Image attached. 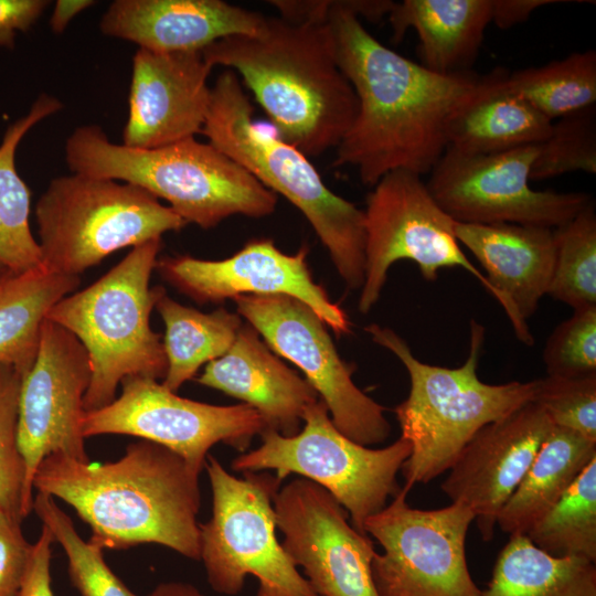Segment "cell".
I'll use <instances>...</instances> for the list:
<instances>
[{
	"label": "cell",
	"mask_w": 596,
	"mask_h": 596,
	"mask_svg": "<svg viewBox=\"0 0 596 596\" xmlns=\"http://www.w3.org/2000/svg\"><path fill=\"white\" fill-rule=\"evenodd\" d=\"M204 469L212 515L199 523L200 561L212 589L237 595L252 575L258 582L255 596H318L276 535L274 497L281 481L259 471L235 477L212 455Z\"/></svg>",
	"instance_id": "obj_9"
},
{
	"label": "cell",
	"mask_w": 596,
	"mask_h": 596,
	"mask_svg": "<svg viewBox=\"0 0 596 596\" xmlns=\"http://www.w3.org/2000/svg\"><path fill=\"white\" fill-rule=\"evenodd\" d=\"M274 510L283 547L318 596H379L374 543L326 489L295 478L276 492Z\"/></svg>",
	"instance_id": "obj_17"
},
{
	"label": "cell",
	"mask_w": 596,
	"mask_h": 596,
	"mask_svg": "<svg viewBox=\"0 0 596 596\" xmlns=\"http://www.w3.org/2000/svg\"><path fill=\"white\" fill-rule=\"evenodd\" d=\"M553 424L534 402L480 428L462 449L440 489L469 507L483 541H491L500 510L531 466Z\"/></svg>",
	"instance_id": "obj_19"
},
{
	"label": "cell",
	"mask_w": 596,
	"mask_h": 596,
	"mask_svg": "<svg viewBox=\"0 0 596 596\" xmlns=\"http://www.w3.org/2000/svg\"><path fill=\"white\" fill-rule=\"evenodd\" d=\"M595 458L596 441L553 426L521 482L500 510L497 525L510 535H526Z\"/></svg>",
	"instance_id": "obj_26"
},
{
	"label": "cell",
	"mask_w": 596,
	"mask_h": 596,
	"mask_svg": "<svg viewBox=\"0 0 596 596\" xmlns=\"http://www.w3.org/2000/svg\"><path fill=\"white\" fill-rule=\"evenodd\" d=\"M32 511L64 550L71 581L82 596H137L109 568L104 550L79 536L52 496L38 492Z\"/></svg>",
	"instance_id": "obj_34"
},
{
	"label": "cell",
	"mask_w": 596,
	"mask_h": 596,
	"mask_svg": "<svg viewBox=\"0 0 596 596\" xmlns=\"http://www.w3.org/2000/svg\"><path fill=\"white\" fill-rule=\"evenodd\" d=\"M526 536L552 556L596 563V458Z\"/></svg>",
	"instance_id": "obj_32"
},
{
	"label": "cell",
	"mask_w": 596,
	"mask_h": 596,
	"mask_svg": "<svg viewBox=\"0 0 596 596\" xmlns=\"http://www.w3.org/2000/svg\"><path fill=\"white\" fill-rule=\"evenodd\" d=\"M35 219L42 267L71 276L187 225L137 185L81 173L53 179L36 202Z\"/></svg>",
	"instance_id": "obj_8"
},
{
	"label": "cell",
	"mask_w": 596,
	"mask_h": 596,
	"mask_svg": "<svg viewBox=\"0 0 596 596\" xmlns=\"http://www.w3.org/2000/svg\"><path fill=\"white\" fill-rule=\"evenodd\" d=\"M393 40L408 29L419 40L422 65L453 75L470 72L491 22V0H404L389 13Z\"/></svg>",
	"instance_id": "obj_25"
},
{
	"label": "cell",
	"mask_w": 596,
	"mask_h": 596,
	"mask_svg": "<svg viewBox=\"0 0 596 596\" xmlns=\"http://www.w3.org/2000/svg\"><path fill=\"white\" fill-rule=\"evenodd\" d=\"M202 54L212 67L241 76L277 137L307 157L337 148L355 119L356 96L337 63L326 21L266 17L258 34L221 39Z\"/></svg>",
	"instance_id": "obj_3"
},
{
	"label": "cell",
	"mask_w": 596,
	"mask_h": 596,
	"mask_svg": "<svg viewBox=\"0 0 596 596\" xmlns=\"http://www.w3.org/2000/svg\"><path fill=\"white\" fill-rule=\"evenodd\" d=\"M319 6L337 63L358 100L333 166L355 168L362 183L372 187L395 170L429 173L447 148L449 116L480 76L438 74L383 45L360 20L382 19L387 8L383 0Z\"/></svg>",
	"instance_id": "obj_1"
},
{
	"label": "cell",
	"mask_w": 596,
	"mask_h": 596,
	"mask_svg": "<svg viewBox=\"0 0 596 596\" xmlns=\"http://www.w3.org/2000/svg\"><path fill=\"white\" fill-rule=\"evenodd\" d=\"M146 596H205L195 586L184 582L161 583Z\"/></svg>",
	"instance_id": "obj_44"
},
{
	"label": "cell",
	"mask_w": 596,
	"mask_h": 596,
	"mask_svg": "<svg viewBox=\"0 0 596 596\" xmlns=\"http://www.w3.org/2000/svg\"><path fill=\"white\" fill-rule=\"evenodd\" d=\"M2 275H3V273H2V272H0V278H1V276H2Z\"/></svg>",
	"instance_id": "obj_45"
},
{
	"label": "cell",
	"mask_w": 596,
	"mask_h": 596,
	"mask_svg": "<svg viewBox=\"0 0 596 596\" xmlns=\"http://www.w3.org/2000/svg\"><path fill=\"white\" fill-rule=\"evenodd\" d=\"M507 82L552 121L595 106L596 52H576L545 65L508 73Z\"/></svg>",
	"instance_id": "obj_31"
},
{
	"label": "cell",
	"mask_w": 596,
	"mask_h": 596,
	"mask_svg": "<svg viewBox=\"0 0 596 596\" xmlns=\"http://www.w3.org/2000/svg\"><path fill=\"white\" fill-rule=\"evenodd\" d=\"M212 66L202 51L160 53L138 49L132 57L125 146L163 147L201 132L210 103Z\"/></svg>",
	"instance_id": "obj_20"
},
{
	"label": "cell",
	"mask_w": 596,
	"mask_h": 596,
	"mask_svg": "<svg viewBox=\"0 0 596 596\" xmlns=\"http://www.w3.org/2000/svg\"><path fill=\"white\" fill-rule=\"evenodd\" d=\"M259 436L257 448L233 459L234 471L270 469L279 481L290 475L308 479L326 489L362 533L365 521L400 491L397 473L412 451L402 436L383 448L351 440L333 425L320 398L306 409L298 434L286 437L264 430Z\"/></svg>",
	"instance_id": "obj_10"
},
{
	"label": "cell",
	"mask_w": 596,
	"mask_h": 596,
	"mask_svg": "<svg viewBox=\"0 0 596 596\" xmlns=\"http://www.w3.org/2000/svg\"><path fill=\"white\" fill-rule=\"evenodd\" d=\"M455 233L485 269L491 295L518 340L534 343L528 319L547 295L555 260L554 228L512 223L456 222Z\"/></svg>",
	"instance_id": "obj_21"
},
{
	"label": "cell",
	"mask_w": 596,
	"mask_h": 596,
	"mask_svg": "<svg viewBox=\"0 0 596 596\" xmlns=\"http://www.w3.org/2000/svg\"><path fill=\"white\" fill-rule=\"evenodd\" d=\"M94 4L95 1L92 0H57L50 19L52 32L63 33L73 18Z\"/></svg>",
	"instance_id": "obj_43"
},
{
	"label": "cell",
	"mask_w": 596,
	"mask_h": 596,
	"mask_svg": "<svg viewBox=\"0 0 596 596\" xmlns=\"http://www.w3.org/2000/svg\"><path fill=\"white\" fill-rule=\"evenodd\" d=\"M155 308L164 323L163 348L168 369L162 384L177 392L199 369L221 358L232 347L242 319L219 308L204 313L171 299L163 289Z\"/></svg>",
	"instance_id": "obj_30"
},
{
	"label": "cell",
	"mask_w": 596,
	"mask_h": 596,
	"mask_svg": "<svg viewBox=\"0 0 596 596\" xmlns=\"http://www.w3.org/2000/svg\"><path fill=\"white\" fill-rule=\"evenodd\" d=\"M110 404L81 418L84 438L120 434L162 445L202 472L217 443L245 453L265 430L262 417L247 404L213 405L177 395L158 380L128 376Z\"/></svg>",
	"instance_id": "obj_15"
},
{
	"label": "cell",
	"mask_w": 596,
	"mask_h": 596,
	"mask_svg": "<svg viewBox=\"0 0 596 596\" xmlns=\"http://www.w3.org/2000/svg\"><path fill=\"white\" fill-rule=\"evenodd\" d=\"M534 381L533 402L543 409L553 426L576 432L596 441V375H546Z\"/></svg>",
	"instance_id": "obj_37"
},
{
	"label": "cell",
	"mask_w": 596,
	"mask_h": 596,
	"mask_svg": "<svg viewBox=\"0 0 596 596\" xmlns=\"http://www.w3.org/2000/svg\"><path fill=\"white\" fill-rule=\"evenodd\" d=\"M266 17L221 0H116L103 34L160 53L202 51L233 35H256Z\"/></svg>",
	"instance_id": "obj_22"
},
{
	"label": "cell",
	"mask_w": 596,
	"mask_h": 596,
	"mask_svg": "<svg viewBox=\"0 0 596 596\" xmlns=\"http://www.w3.org/2000/svg\"><path fill=\"white\" fill-rule=\"evenodd\" d=\"M538 145L469 155L451 148L429 172L426 185L456 222L512 223L557 228L594 203L584 192L534 190L530 173Z\"/></svg>",
	"instance_id": "obj_14"
},
{
	"label": "cell",
	"mask_w": 596,
	"mask_h": 596,
	"mask_svg": "<svg viewBox=\"0 0 596 596\" xmlns=\"http://www.w3.org/2000/svg\"><path fill=\"white\" fill-rule=\"evenodd\" d=\"M547 375H596V306L573 310L549 336L543 349Z\"/></svg>",
	"instance_id": "obj_38"
},
{
	"label": "cell",
	"mask_w": 596,
	"mask_h": 596,
	"mask_svg": "<svg viewBox=\"0 0 596 596\" xmlns=\"http://www.w3.org/2000/svg\"><path fill=\"white\" fill-rule=\"evenodd\" d=\"M538 147L531 181L576 171L596 173L595 106L558 118L549 137Z\"/></svg>",
	"instance_id": "obj_35"
},
{
	"label": "cell",
	"mask_w": 596,
	"mask_h": 596,
	"mask_svg": "<svg viewBox=\"0 0 596 596\" xmlns=\"http://www.w3.org/2000/svg\"><path fill=\"white\" fill-rule=\"evenodd\" d=\"M366 198L365 268L358 309L366 315L381 297L391 266L408 259L425 280L445 267H461L491 294L486 276L468 259L455 233L456 221L434 200L422 175L395 170Z\"/></svg>",
	"instance_id": "obj_12"
},
{
	"label": "cell",
	"mask_w": 596,
	"mask_h": 596,
	"mask_svg": "<svg viewBox=\"0 0 596 596\" xmlns=\"http://www.w3.org/2000/svg\"><path fill=\"white\" fill-rule=\"evenodd\" d=\"M65 159L73 173L137 185L202 228L235 214L264 217L277 204V195L249 172L194 137L140 149L115 143L100 127L86 125L67 138Z\"/></svg>",
	"instance_id": "obj_5"
},
{
	"label": "cell",
	"mask_w": 596,
	"mask_h": 596,
	"mask_svg": "<svg viewBox=\"0 0 596 596\" xmlns=\"http://www.w3.org/2000/svg\"><path fill=\"white\" fill-rule=\"evenodd\" d=\"M160 248L161 238L131 248L104 276L62 298L46 315L74 334L88 354L92 376L84 412L110 404L125 377L166 376L163 342L150 327L151 311L164 289L149 285Z\"/></svg>",
	"instance_id": "obj_7"
},
{
	"label": "cell",
	"mask_w": 596,
	"mask_h": 596,
	"mask_svg": "<svg viewBox=\"0 0 596 596\" xmlns=\"http://www.w3.org/2000/svg\"><path fill=\"white\" fill-rule=\"evenodd\" d=\"M508 73L480 76L446 125L447 147L462 153H497L543 142L553 123L514 93Z\"/></svg>",
	"instance_id": "obj_24"
},
{
	"label": "cell",
	"mask_w": 596,
	"mask_h": 596,
	"mask_svg": "<svg viewBox=\"0 0 596 596\" xmlns=\"http://www.w3.org/2000/svg\"><path fill=\"white\" fill-rule=\"evenodd\" d=\"M91 376L89 358L79 340L45 319L38 354L23 377L19 401L18 446L25 470L24 519L33 510V479L45 457L63 454L89 462L79 424Z\"/></svg>",
	"instance_id": "obj_16"
},
{
	"label": "cell",
	"mask_w": 596,
	"mask_h": 596,
	"mask_svg": "<svg viewBox=\"0 0 596 596\" xmlns=\"http://www.w3.org/2000/svg\"><path fill=\"white\" fill-rule=\"evenodd\" d=\"M23 377L15 368L0 364V511L21 523L25 470L18 422Z\"/></svg>",
	"instance_id": "obj_36"
},
{
	"label": "cell",
	"mask_w": 596,
	"mask_h": 596,
	"mask_svg": "<svg viewBox=\"0 0 596 596\" xmlns=\"http://www.w3.org/2000/svg\"><path fill=\"white\" fill-rule=\"evenodd\" d=\"M555 260L547 295L573 310L596 306V212L592 203L554 228Z\"/></svg>",
	"instance_id": "obj_33"
},
{
	"label": "cell",
	"mask_w": 596,
	"mask_h": 596,
	"mask_svg": "<svg viewBox=\"0 0 596 596\" xmlns=\"http://www.w3.org/2000/svg\"><path fill=\"white\" fill-rule=\"evenodd\" d=\"M46 0H0V47L13 49L18 32H26L42 15Z\"/></svg>",
	"instance_id": "obj_41"
},
{
	"label": "cell",
	"mask_w": 596,
	"mask_h": 596,
	"mask_svg": "<svg viewBox=\"0 0 596 596\" xmlns=\"http://www.w3.org/2000/svg\"><path fill=\"white\" fill-rule=\"evenodd\" d=\"M196 381L249 405L265 430L286 437L300 432L306 409L319 400L305 377L275 355L249 324L242 326L227 352L209 362Z\"/></svg>",
	"instance_id": "obj_23"
},
{
	"label": "cell",
	"mask_w": 596,
	"mask_h": 596,
	"mask_svg": "<svg viewBox=\"0 0 596 596\" xmlns=\"http://www.w3.org/2000/svg\"><path fill=\"white\" fill-rule=\"evenodd\" d=\"M53 541L51 531L42 525L18 596H54L50 572Z\"/></svg>",
	"instance_id": "obj_40"
},
{
	"label": "cell",
	"mask_w": 596,
	"mask_h": 596,
	"mask_svg": "<svg viewBox=\"0 0 596 596\" xmlns=\"http://www.w3.org/2000/svg\"><path fill=\"white\" fill-rule=\"evenodd\" d=\"M81 284L79 276L51 273L42 266L0 278V364L23 376L32 368L49 310Z\"/></svg>",
	"instance_id": "obj_27"
},
{
	"label": "cell",
	"mask_w": 596,
	"mask_h": 596,
	"mask_svg": "<svg viewBox=\"0 0 596 596\" xmlns=\"http://www.w3.org/2000/svg\"><path fill=\"white\" fill-rule=\"evenodd\" d=\"M365 331L373 342L392 352L409 375L408 396L394 409L401 436L412 445L401 469L408 489L449 470L480 428L534 400L535 381L489 384L479 379L486 330L476 320L470 321L468 355L457 368L419 361L391 328L371 323Z\"/></svg>",
	"instance_id": "obj_4"
},
{
	"label": "cell",
	"mask_w": 596,
	"mask_h": 596,
	"mask_svg": "<svg viewBox=\"0 0 596 596\" xmlns=\"http://www.w3.org/2000/svg\"><path fill=\"white\" fill-rule=\"evenodd\" d=\"M32 547L22 533L21 522L0 511V596H18Z\"/></svg>",
	"instance_id": "obj_39"
},
{
	"label": "cell",
	"mask_w": 596,
	"mask_h": 596,
	"mask_svg": "<svg viewBox=\"0 0 596 596\" xmlns=\"http://www.w3.org/2000/svg\"><path fill=\"white\" fill-rule=\"evenodd\" d=\"M482 596H596V565L552 556L526 535H510Z\"/></svg>",
	"instance_id": "obj_29"
},
{
	"label": "cell",
	"mask_w": 596,
	"mask_h": 596,
	"mask_svg": "<svg viewBox=\"0 0 596 596\" xmlns=\"http://www.w3.org/2000/svg\"><path fill=\"white\" fill-rule=\"evenodd\" d=\"M200 473L179 454L140 439L105 464L52 454L39 465L33 489L70 504L103 550L156 543L199 561Z\"/></svg>",
	"instance_id": "obj_2"
},
{
	"label": "cell",
	"mask_w": 596,
	"mask_h": 596,
	"mask_svg": "<svg viewBox=\"0 0 596 596\" xmlns=\"http://www.w3.org/2000/svg\"><path fill=\"white\" fill-rule=\"evenodd\" d=\"M557 2L555 0H491V22L505 30L526 21L540 7Z\"/></svg>",
	"instance_id": "obj_42"
},
{
	"label": "cell",
	"mask_w": 596,
	"mask_h": 596,
	"mask_svg": "<svg viewBox=\"0 0 596 596\" xmlns=\"http://www.w3.org/2000/svg\"><path fill=\"white\" fill-rule=\"evenodd\" d=\"M62 104L41 94L26 115L11 124L0 143V272L20 274L41 267L39 242L29 223L31 191L15 168V152L25 134Z\"/></svg>",
	"instance_id": "obj_28"
},
{
	"label": "cell",
	"mask_w": 596,
	"mask_h": 596,
	"mask_svg": "<svg viewBox=\"0 0 596 596\" xmlns=\"http://www.w3.org/2000/svg\"><path fill=\"white\" fill-rule=\"evenodd\" d=\"M233 300L269 349L305 374L343 435L363 446L390 437L385 408L356 386L354 368L340 358L326 323L308 305L287 295H242Z\"/></svg>",
	"instance_id": "obj_13"
},
{
	"label": "cell",
	"mask_w": 596,
	"mask_h": 596,
	"mask_svg": "<svg viewBox=\"0 0 596 596\" xmlns=\"http://www.w3.org/2000/svg\"><path fill=\"white\" fill-rule=\"evenodd\" d=\"M403 486L393 500L364 523L383 549L372 561L379 596H482L466 558L475 520L461 503L423 510L407 503Z\"/></svg>",
	"instance_id": "obj_11"
},
{
	"label": "cell",
	"mask_w": 596,
	"mask_h": 596,
	"mask_svg": "<svg viewBox=\"0 0 596 596\" xmlns=\"http://www.w3.org/2000/svg\"><path fill=\"white\" fill-rule=\"evenodd\" d=\"M201 134L308 220L348 288L361 289L365 268L364 211L331 191L307 156L253 123L240 77L226 68L211 87Z\"/></svg>",
	"instance_id": "obj_6"
},
{
	"label": "cell",
	"mask_w": 596,
	"mask_h": 596,
	"mask_svg": "<svg viewBox=\"0 0 596 596\" xmlns=\"http://www.w3.org/2000/svg\"><path fill=\"white\" fill-rule=\"evenodd\" d=\"M307 256L306 246L289 255L272 240L260 238L220 260L162 257L156 270L198 304H217L242 295H287L308 305L337 336L350 333L345 311L313 280Z\"/></svg>",
	"instance_id": "obj_18"
}]
</instances>
